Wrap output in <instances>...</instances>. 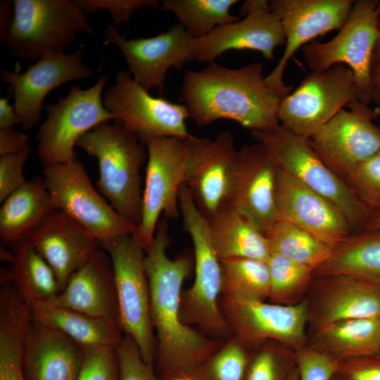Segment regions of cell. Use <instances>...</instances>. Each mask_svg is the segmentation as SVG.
<instances>
[{
  "label": "cell",
  "instance_id": "f546056e",
  "mask_svg": "<svg viewBox=\"0 0 380 380\" xmlns=\"http://www.w3.org/2000/svg\"><path fill=\"white\" fill-rule=\"evenodd\" d=\"M315 272L321 277L349 275L380 284V230L350 235Z\"/></svg>",
  "mask_w": 380,
  "mask_h": 380
},
{
  "label": "cell",
  "instance_id": "4dcf8cb0",
  "mask_svg": "<svg viewBox=\"0 0 380 380\" xmlns=\"http://www.w3.org/2000/svg\"><path fill=\"white\" fill-rule=\"evenodd\" d=\"M10 267L1 272V281L10 283L27 303L48 300L60 292L56 276L46 261L23 242L12 246Z\"/></svg>",
  "mask_w": 380,
  "mask_h": 380
},
{
  "label": "cell",
  "instance_id": "7dc6e473",
  "mask_svg": "<svg viewBox=\"0 0 380 380\" xmlns=\"http://www.w3.org/2000/svg\"><path fill=\"white\" fill-rule=\"evenodd\" d=\"M369 84L372 103L380 109V18L377 38L370 61Z\"/></svg>",
  "mask_w": 380,
  "mask_h": 380
},
{
  "label": "cell",
  "instance_id": "44dd1931",
  "mask_svg": "<svg viewBox=\"0 0 380 380\" xmlns=\"http://www.w3.org/2000/svg\"><path fill=\"white\" fill-rule=\"evenodd\" d=\"M285 43L281 21L268 4L242 20L219 26L203 37L191 38L188 61L210 63L229 50L257 51L265 59L273 61L275 49Z\"/></svg>",
  "mask_w": 380,
  "mask_h": 380
},
{
  "label": "cell",
  "instance_id": "7bdbcfd3",
  "mask_svg": "<svg viewBox=\"0 0 380 380\" xmlns=\"http://www.w3.org/2000/svg\"><path fill=\"white\" fill-rule=\"evenodd\" d=\"M31 146L13 154L0 156V202L23 186L27 181L23 175Z\"/></svg>",
  "mask_w": 380,
  "mask_h": 380
},
{
  "label": "cell",
  "instance_id": "277c9868",
  "mask_svg": "<svg viewBox=\"0 0 380 380\" xmlns=\"http://www.w3.org/2000/svg\"><path fill=\"white\" fill-rule=\"evenodd\" d=\"M13 18L1 39L18 59L38 61L50 54L65 53L84 32L94 35L86 12L69 0H14Z\"/></svg>",
  "mask_w": 380,
  "mask_h": 380
},
{
  "label": "cell",
  "instance_id": "d4e9b609",
  "mask_svg": "<svg viewBox=\"0 0 380 380\" xmlns=\"http://www.w3.org/2000/svg\"><path fill=\"white\" fill-rule=\"evenodd\" d=\"M84 351L65 335L32 318L23 355L25 380H78Z\"/></svg>",
  "mask_w": 380,
  "mask_h": 380
},
{
  "label": "cell",
  "instance_id": "bcb514c9",
  "mask_svg": "<svg viewBox=\"0 0 380 380\" xmlns=\"http://www.w3.org/2000/svg\"><path fill=\"white\" fill-rule=\"evenodd\" d=\"M28 136L15 129H0V156L18 153L29 146Z\"/></svg>",
  "mask_w": 380,
  "mask_h": 380
},
{
  "label": "cell",
  "instance_id": "816d5d0a",
  "mask_svg": "<svg viewBox=\"0 0 380 380\" xmlns=\"http://www.w3.org/2000/svg\"><path fill=\"white\" fill-rule=\"evenodd\" d=\"M362 229L364 231L380 230V210L373 212Z\"/></svg>",
  "mask_w": 380,
  "mask_h": 380
},
{
  "label": "cell",
  "instance_id": "e575fe53",
  "mask_svg": "<svg viewBox=\"0 0 380 380\" xmlns=\"http://www.w3.org/2000/svg\"><path fill=\"white\" fill-rule=\"evenodd\" d=\"M222 292L225 298L265 301L270 297L267 262L232 258L221 260Z\"/></svg>",
  "mask_w": 380,
  "mask_h": 380
},
{
  "label": "cell",
  "instance_id": "f6af8a7d",
  "mask_svg": "<svg viewBox=\"0 0 380 380\" xmlns=\"http://www.w3.org/2000/svg\"><path fill=\"white\" fill-rule=\"evenodd\" d=\"M336 375L343 380H380V355L339 360Z\"/></svg>",
  "mask_w": 380,
  "mask_h": 380
},
{
  "label": "cell",
  "instance_id": "60d3db41",
  "mask_svg": "<svg viewBox=\"0 0 380 380\" xmlns=\"http://www.w3.org/2000/svg\"><path fill=\"white\" fill-rule=\"evenodd\" d=\"M73 2L84 12L108 11L117 26L128 22L137 11L144 7L163 10L160 1L157 0H75Z\"/></svg>",
  "mask_w": 380,
  "mask_h": 380
},
{
  "label": "cell",
  "instance_id": "7402d4cb",
  "mask_svg": "<svg viewBox=\"0 0 380 380\" xmlns=\"http://www.w3.org/2000/svg\"><path fill=\"white\" fill-rule=\"evenodd\" d=\"M224 308L229 325L245 340L272 338L298 345L304 339L308 314L305 303L284 305L225 298Z\"/></svg>",
  "mask_w": 380,
  "mask_h": 380
},
{
  "label": "cell",
  "instance_id": "8992f818",
  "mask_svg": "<svg viewBox=\"0 0 380 380\" xmlns=\"http://www.w3.org/2000/svg\"><path fill=\"white\" fill-rule=\"evenodd\" d=\"M97 243L111 261L119 327L135 342L144 361L153 367L156 343L144 266L146 251L132 235Z\"/></svg>",
  "mask_w": 380,
  "mask_h": 380
},
{
  "label": "cell",
  "instance_id": "30bf717a",
  "mask_svg": "<svg viewBox=\"0 0 380 380\" xmlns=\"http://www.w3.org/2000/svg\"><path fill=\"white\" fill-rule=\"evenodd\" d=\"M380 1H354L352 10L331 40H313L303 47V57L312 72L323 71L336 64H343L353 71L358 101L372 103L369 66L378 34Z\"/></svg>",
  "mask_w": 380,
  "mask_h": 380
},
{
  "label": "cell",
  "instance_id": "4316f807",
  "mask_svg": "<svg viewBox=\"0 0 380 380\" xmlns=\"http://www.w3.org/2000/svg\"><path fill=\"white\" fill-rule=\"evenodd\" d=\"M321 327L350 319L380 317V284L349 275L325 276Z\"/></svg>",
  "mask_w": 380,
  "mask_h": 380
},
{
  "label": "cell",
  "instance_id": "ee69618b",
  "mask_svg": "<svg viewBox=\"0 0 380 380\" xmlns=\"http://www.w3.org/2000/svg\"><path fill=\"white\" fill-rule=\"evenodd\" d=\"M293 367H285L274 353L262 351L250 364L245 380H286Z\"/></svg>",
  "mask_w": 380,
  "mask_h": 380
},
{
  "label": "cell",
  "instance_id": "7a4b0ae2",
  "mask_svg": "<svg viewBox=\"0 0 380 380\" xmlns=\"http://www.w3.org/2000/svg\"><path fill=\"white\" fill-rule=\"evenodd\" d=\"M263 70L258 62L232 69L213 61L201 70L185 71L182 101L189 118L200 127L227 119L251 131L279 125L282 97L267 85Z\"/></svg>",
  "mask_w": 380,
  "mask_h": 380
},
{
  "label": "cell",
  "instance_id": "5b68a950",
  "mask_svg": "<svg viewBox=\"0 0 380 380\" xmlns=\"http://www.w3.org/2000/svg\"><path fill=\"white\" fill-rule=\"evenodd\" d=\"M251 136L266 148L281 170L337 205L353 229L362 228L374 211L326 165L308 139L280 124L251 131Z\"/></svg>",
  "mask_w": 380,
  "mask_h": 380
},
{
  "label": "cell",
  "instance_id": "52a82bcc",
  "mask_svg": "<svg viewBox=\"0 0 380 380\" xmlns=\"http://www.w3.org/2000/svg\"><path fill=\"white\" fill-rule=\"evenodd\" d=\"M179 202L184 229L193 243L195 265L194 284L182 300V319L185 324H196L213 334L225 335L229 325L218 306L222 292L221 262L212 242L208 219L189 194H182Z\"/></svg>",
  "mask_w": 380,
  "mask_h": 380
},
{
  "label": "cell",
  "instance_id": "484cf974",
  "mask_svg": "<svg viewBox=\"0 0 380 380\" xmlns=\"http://www.w3.org/2000/svg\"><path fill=\"white\" fill-rule=\"evenodd\" d=\"M0 208V238L13 246L27 239L57 210L41 177L27 181Z\"/></svg>",
  "mask_w": 380,
  "mask_h": 380
},
{
  "label": "cell",
  "instance_id": "db71d44e",
  "mask_svg": "<svg viewBox=\"0 0 380 380\" xmlns=\"http://www.w3.org/2000/svg\"><path fill=\"white\" fill-rule=\"evenodd\" d=\"M286 380H299V374L297 367H294L291 369Z\"/></svg>",
  "mask_w": 380,
  "mask_h": 380
},
{
  "label": "cell",
  "instance_id": "cb8c5ba5",
  "mask_svg": "<svg viewBox=\"0 0 380 380\" xmlns=\"http://www.w3.org/2000/svg\"><path fill=\"white\" fill-rule=\"evenodd\" d=\"M51 303L102 319L119 327L113 267L99 246ZM120 328V327H119Z\"/></svg>",
  "mask_w": 380,
  "mask_h": 380
},
{
  "label": "cell",
  "instance_id": "b9f144b4",
  "mask_svg": "<svg viewBox=\"0 0 380 380\" xmlns=\"http://www.w3.org/2000/svg\"><path fill=\"white\" fill-rule=\"evenodd\" d=\"M338 363L339 360L317 350L299 349L296 355L299 380H331Z\"/></svg>",
  "mask_w": 380,
  "mask_h": 380
},
{
  "label": "cell",
  "instance_id": "681fc988",
  "mask_svg": "<svg viewBox=\"0 0 380 380\" xmlns=\"http://www.w3.org/2000/svg\"><path fill=\"white\" fill-rule=\"evenodd\" d=\"M13 18V1H3L0 3V38L4 36Z\"/></svg>",
  "mask_w": 380,
  "mask_h": 380
},
{
  "label": "cell",
  "instance_id": "1f68e13d",
  "mask_svg": "<svg viewBox=\"0 0 380 380\" xmlns=\"http://www.w3.org/2000/svg\"><path fill=\"white\" fill-rule=\"evenodd\" d=\"M325 353L343 361L380 355V317L345 319L321 327Z\"/></svg>",
  "mask_w": 380,
  "mask_h": 380
},
{
  "label": "cell",
  "instance_id": "ab89813d",
  "mask_svg": "<svg viewBox=\"0 0 380 380\" xmlns=\"http://www.w3.org/2000/svg\"><path fill=\"white\" fill-rule=\"evenodd\" d=\"M120 380H158L152 366L146 364L133 339L124 334L116 346Z\"/></svg>",
  "mask_w": 380,
  "mask_h": 380
},
{
  "label": "cell",
  "instance_id": "83f0119b",
  "mask_svg": "<svg viewBox=\"0 0 380 380\" xmlns=\"http://www.w3.org/2000/svg\"><path fill=\"white\" fill-rule=\"evenodd\" d=\"M28 305L34 322L62 333L84 348L116 347L123 336L112 323L49 300H32Z\"/></svg>",
  "mask_w": 380,
  "mask_h": 380
},
{
  "label": "cell",
  "instance_id": "c3c4849f",
  "mask_svg": "<svg viewBox=\"0 0 380 380\" xmlns=\"http://www.w3.org/2000/svg\"><path fill=\"white\" fill-rule=\"evenodd\" d=\"M20 124V118L8 98L0 99V129L13 128Z\"/></svg>",
  "mask_w": 380,
  "mask_h": 380
},
{
  "label": "cell",
  "instance_id": "8d00e7d4",
  "mask_svg": "<svg viewBox=\"0 0 380 380\" xmlns=\"http://www.w3.org/2000/svg\"><path fill=\"white\" fill-rule=\"evenodd\" d=\"M344 181L368 208L380 210V150L357 166Z\"/></svg>",
  "mask_w": 380,
  "mask_h": 380
},
{
  "label": "cell",
  "instance_id": "d6986e66",
  "mask_svg": "<svg viewBox=\"0 0 380 380\" xmlns=\"http://www.w3.org/2000/svg\"><path fill=\"white\" fill-rule=\"evenodd\" d=\"M275 203L278 220L299 227L332 250L350 236L353 229L337 205L280 167Z\"/></svg>",
  "mask_w": 380,
  "mask_h": 380
},
{
  "label": "cell",
  "instance_id": "ba28073f",
  "mask_svg": "<svg viewBox=\"0 0 380 380\" xmlns=\"http://www.w3.org/2000/svg\"><path fill=\"white\" fill-rule=\"evenodd\" d=\"M42 179L55 208L97 242L134 233L136 226L118 213L95 189L77 159L44 167Z\"/></svg>",
  "mask_w": 380,
  "mask_h": 380
},
{
  "label": "cell",
  "instance_id": "e0dca14e",
  "mask_svg": "<svg viewBox=\"0 0 380 380\" xmlns=\"http://www.w3.org/2000/svg\"><path fill=\"white\" fill-rule=\"evenodd\" d=\"M94 74L84 63L82 49H79L70 53L44 56L23 73L3 70L1 78L10 85L22 127L28 130L40 121L44 100L52 90Z\"/></svg>",
  "mask_w": 380,
  "mask_h": 380
},
{
  "label": "cell",
  "instance_id": "d590c367",
  "mask_svg": "<svg viewBox=\"0 0 380 380\" xmlns=\"http://www.w3.org/2000/svg\"><path fill=\"white\" fill-rule=\"evenodd\" d=\"M270 274V298L274 303L284 300L303 286L313 270L280 255L271 253L266 261Z\"/></svg>",
  "mask_w": 380,
  "mask_h": 380
},
{
  "label": "cell",
  "instance_id": "836d02e7",
  "mask_svg": "<svg viewBox=\"0 0 380 380\" xmlns=\"http://www.w3.org/2000/svg\"><path fill=\"white\" fill-rule=\"evenodd\" d=\"M237 0H163V10L175 14L194 39L203 37L219 26L239 20L230 9Z\"/></svg>",
  "mask_w": 380,
  "mask_h": 380
},
{
  "label": "cell",
  "instance_id": "2e32d148",
  "mask_svg": "<svg viewBox=\"0 0 380 380\" xmlns=\"http://www.w3.org/2000/svg\"><path fill=\"white\" fill-rule=\"evenodd\" d=\"M185 142L189 152L185 184L208 219L229 202L238 150L229 132L214 139L193 135Z\"/></svg>",
  "mask_w": 380,
  "mask_h": 380
},
{
  "label": "cell",
  "instance_id": "ac0fdd59",
  "mask_svg": "<svg viewBox=\"0 0 380 380\" xmlns=\"http://www.w3.org/2000/svg\"><path fill=\"white\" fill-rule=\"evenodd\" d=\"M279 168L271 154L258 142L237 151L227 204L265 235L278 220L275 188Z\"/></svg>",
  "mask_w": 380,
  "mask_h": 380
},
{
  "label": "cell",
  "instance_id": "ffe728a7",
  "mask_svg": "<svg viewBox=\"0 0 380 380\" xmlns=\"http://www.w3.org/2000/svg\"><path fill=\"white\" fill-rule=\"evenodd\" d=\"M104 37L124 56L133 80L146 91L163 88L171 68H180L188 62L189 43L192 38L180 24L151 37L127 39L115 25H108Z\"/></svg>",
  "mask_w": 380,
  "mask_h": 380
},
{
  "label": "cell",
  "instance_id": "74e56055",
  "mask_svg": "<svg viewBox=\"0 0 380 380\" xmlns=\"http://www.w3.org/2000/svg\"><path fill=\"white\" fill-rule=\"evenodd\" d=\"M84 350L78 380H120L116 347L96 346Z\"/></svg>",
  "mask_w": 380,
  "mask_h": 380
},
{
  "label": "cell",
  "instance_id": "f5cc1de1",
  "mask_svg": "<svg viewBox=\"0 0 380 380\" xmlns=\"http://www.w3.org/2000/svg\"><path fill=\"white\" fill-rule=\"evenodd\" d=\"M170 380H196L194 377L189 375V372L176 374Z\"/></svg>",
  "mask_w": 380,
  "mask_h": 380
},
{
  "label": "cell",
  "instance_id": "f907efd6",
  "mask_svg": "<svg viewBox=\"0 0 380 380\" xmlns=\"http://www.w3.org/2000/svg\"><path fill=\"white\" fill-rule=\"evenodd\" d=\"M269 1L266 0H248L242 4L241 13L246 15L251 12L267 6Z\"/></svg>",
  "mask_w": 380,
  "mask_h": 380
},
{
  "label": "cell",
  "instance_id": "f35d334b",
  "mask_svg": "<svg viewBox=\"0 0 380 380\" xmlns=\"http://www.w3.org/2000/svg\"><path fill=\"white\" fill-rule=\"evenodd\" d=\"M248 358L239 343L232 341L213 356L208 366L211 380H244Z\"/></svg>",
  "mask_w": 380,
  "mask_h": 380
},
{
  "label": "cell",
  "instance_id": "9a60e30c",
  "mask_svg": "<svg viewBox=\"0 0 380 380\" xmlns=\"http://www.w3.org/2000/svg\"><path fill=\"white\" fill-rule=\"evenodd\" d=\"M352 0H272L270 9L280 20L285 35V49L274 70L265 77L267 85L284 99L293 86L285 84L286 66L302 46L334 30H340L353 6Z\"/></svg>",
  "mask_w": 380,
  "mask_h": 380
},
{
  "label": "cell",
  "instance_id": "9c48e42d",
  "mask_svg": "<svg viewBox=\"0 0 380 380\" xmlns=\"http://www.w3.org/2000/svg\"><path fill=\"white\" fill-rule=\"evenodd\" d=\"M106 81L103 75L86 89L72 84L66 96L46 106L47 116L36 137L37 156L44 167L77 160L74 149L78 140L99 125L115 121L103 105Z\"/></svg>",
  "mask_w": 380,
  "mask_h": 380
},
{
  "label": "cell",
  "instance_id": "f1b7e54d",
  "mask_svg": "<svg viewBox=\"0 0 380 380\" xmlns=\"http://www.w3.org/2000/svg\"><path fill=\"white\" fill-rule=\"evenodd\" d=\"M208 221L220 261L232 258L268 260L271 250L265 235L231 205H224Z\"/></svg>",
  "mask_w": 380,
  "mask_h": 380
},
{
  "label": "cell",
  "instance_id": "8fae6325",
  "mask_svg": "<svg viewBox=\"0 0 380 380\" xmlns=\"http://www.w3.org/2000/svg\"><path fill=\"white\" fill-rule=\"evenodd\" d=\"M358 101L354 74L343 64L311 72L281 99L279 124L309 139L344 107Z\"/></svg>",
  "mask_w": 380,
  "mask_h": 380
},
{
  "label": "cell",
  "instance_id": "6da1fadb",
  "mask_svg": "<svg viewBox=\"0 0 380 380\" xmlns=\"http://www.w3.org/2000/svg\"><path fill=\"white\" fill-rule=\"evenodd\" d=\"M167 219L158 222L144 266L150 291V314L157 336L156 354L167 372H190L213 351L215 343L188 327L181 317L182 286L191 273V255L169 258Z\"/></svg>",
  "mask_w": 380,
  "mask_h": 380
},
{
  "label": "cell",
  "instance_id": "11a10c76",
  "mask_svg": "<svg viewBox=\"0 0 380 380\" xmlns=\"http://www.w3.org/2000/svg\"><path fill=\"white\" fill-rule=\"evenodd\" d=\"M331 380H343V379L336 374V375L332 378Z\"/></svg>",
  "mask_w": 380,
  "mask_h": 380
},
{
  "label": "cell",
  "instance_id": "5bb4252c",
  "mask_svg": "<svg viewBox=\"0 0 380 380\" xmlns=\"http://www.w3.org/2000/svg\"><path fill=\"white\" fill-rule=\"evenodd\" d=\"M348 108V110H341L308 139L321 160L343 181L380 150V127L373 122L379 115V109L360 101Z\"/></svg>",
  "mask_w": 380,
  "mask_h": 380
},
{
  "label": "cell",
  "instance_id": "7c38bea8",
  "mask_svg": "<svg viewBox=\"0 0 380 380\" xmlns=\"http://www.w3.org/2000/svg\"><path fill=\"white\" fill-rule=\"evenodd\" d=\"M148 159L142 191L141 217L132 235L146 252L153 241L161 214L177 219L180 214L179 194L185 184L188 148L185 140L154 139L146 144Z\"/></svg>",
  "mask_w": 380,
  "mask_h": 380
},
{
  "label": "cell",
  "instance_id": "d6a6232c",
  "mask_svg": "<svg viewBox=\"0 0 380 380\" xmlns=\"http://www.w3.org/2000/svg\"><path fill=\"white\" fill-rule=\"evenodd\" d=\"M265 236L271 253L306 266L313 272L327 260L333 251L310 233L283 220H277Z\"/></svg>",
  "mask_w": 380,
  "mask_h": 380
},
{
  "label": "cell",
  "instance_id": "4fadbf2b",
  "mask_svg": "<svg viewBox=\"0 0 380 380\" xmlns=\"http://www.w3.org/2000/svg\"><path fill=\"white\" fill-rule=\"evenodd\" d=\"M105 108L144 145L154 139L175 137L186 140L189 118L185 104L151 96L127 70L117 72L115 83L104 93Z\"/></svg>",
  "mask_w": 380,
  "mask_h": 380
},
{
  "label": "cell",
  "instance_id": "603a6c76",
  "mask_svg": "<svg viewBox=\"0 0 380 380\" xmlns=\"http://www.w3.org/2000/svg\"><path fill=\"white\" fill-rule=\"evenodd\" d=\"M22 242L32 246L50 265L60 291L99 248L96 240L58 210Z\"/></svg>",
  "mask_w": 380,
  "mask_h": 380
},
{
  "label": "cell",
  "instance_id": "3957f363",
  "mask_svg": "<svg viewBox=\"0 0 380 380\" xmlns=\"http://www.w3.org/2000/svg\"><path fill=\"white\" fill-rule=\"evenodd\" d=\"M76 146L96 158L100 194L137 227L141 217V170L148 159L146 146L120 123L107 122L83 135Z\"/></svg>",
  "mask_w": 380,
  "mask_h": 380
}]
</instances>
